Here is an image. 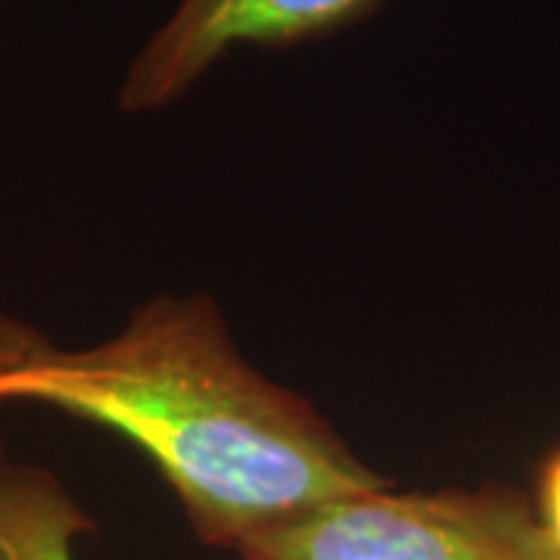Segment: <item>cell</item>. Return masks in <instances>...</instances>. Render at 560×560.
Listing matches in <instances>:
<instances>
[{
	"instance_id": "obj_1",
	"label": "cell",
	"mask_w": 560,
	"mask_h": 560,
	"mask_svg": "<svg viewBox=\"0 0 560 560\" xmlns=\"http://www.w3.org/2000/svg\"><path fill=\"white\" fill-rule=\"evenodd\" d=\"M0 401L50 405L135 442L197 536L231 551L327 501L386 486L312 401L243 359L206 296L147 302L88 349L38 337L0 371Z\"/></svg>"
},
{
	"instance_id": "obj_2",
	"label": "cell",
	"mask_w": 560,
	"mask_h": 560,
	"mask_svg": "<svg viewBox=\"0 0 560 560\" xmlns=\"http://www.w3.org/2000/svg\"><path fill=\"white\" fill-rule=\"evenodd\" d=\"M241 560H560L536 504L504 482L355 492L265 529Z\"/></svg>"
},
{
	"instance_id": "obj_3",
	"label": "cell",
	"mask_w": 560,
	"mask_h": 560,
	"mask_svg": "<svg viewBox=\"0 0 560 560\" xmlns=\"http://www.w3.org/2000/svg\"><path fill=\"white\" fill-rule=\"evenodd\" d=\"M389 0H178L119 84V109L160 113L237 47H293L368 20Z\"/></svg>"
},
{
	"instance_id": "obj_4",
	"label": "cell",
	"mask_w": 560,
	"mask_h": 560,
	"mask_svg": "<svg viewBox=\"0 0 560 560\" xmlns=\"http://www.w3.org/2000/svg\"><path fill=\"white\" fill-rule=\"evenodd\" d=\"M91 529L57 480L35 470L0 482V560H72V541Z\"/></svg>"
},
{
	"instance_id": "obj_5",
	"label": "cell",
	"mask_w": 560,
	"mask_h": 560,
	"mask_svg": "<svg viewBox=\"0 0 560 560\" xmlns=\"http://www.w3.org/2000/svg\"><path fill=\"white\" fill-rule=\"evenodd\" d=\"M536 511H539L541 526L548 529L555 548L560 551V448L541 467L539 504H536Z\"/></svg>"
},
{
	"instance_id": "obj_6",
	"label": "cell",
	"mask_w": 560,
	"mask_h": 560,
	"mask_svg": "<svg viewBox=\"0 0 560 560\" xmlns=\"http://www.w3.org/2000/svg\"><path fill=\"white\" fill-rule=\"evenodd\" d=\"M38 337V330L25 327L20 320L0 318V371L10 368L13 361H20L25 355V349ZM3 477H7V467H3V452H0V482H3Z\"/></svg>"
}]
</instances>
